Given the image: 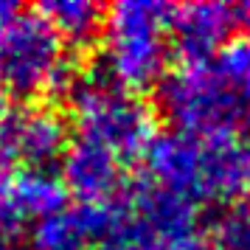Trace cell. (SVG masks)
<instances>
[{
  "mask_svg": "<svg viewBox=\"0 0 250 250\" xmlns=\"http://www.w3.org/2000/svg\"><path fill=\"white\" fill-rule=\"evenodd\" d=\"M149 180L186 203H242L250 197V135L169 132L146 149Z\"/></svg>",
  "mask_w": 250,
  "mask_h": 250,
  "instance_id": "obj_1",
  "label": "cell"
},
{
  "mask_svg": "<svg viewBox=\"0 0 250 250\" xmlns=\"http://www.w3.org/2000/svg\"><path fill=\"white\" fill-rule=\"evenodd\" d=\"M160 104L183 132H242L250 121V40L174 68L160 79Z\"/></svg>",
  "mask_w": 250,
  "mask_h": 250,
  "instance_id": "obj_2",
  "label": "cell"
},
{
  "mask_svg": "<svg viewBox=\"0 0 250 250\" xmlns=\"http://www.w3.org/2000/svg\"><path fill=\"white\" fill-rule=\"evenodd\" d=\"M99 250H214L200 225L197 205L152 180L107 203V230Z\"/></svg>",
  "mask_w": 250,
  "mask_h": 250,
  "instance_id": "obj_3",
  "label": "cell"
},
{
  "mask_svg": "<svg viewBox=\"0 0 250 250\" xmlns=\"http://www.w3.org/2000/svg\"><path fill=\"white\" fill-rule=\"evenodd\" d=\"M171 9L155 0H124L104 12V76L124 90H144L163 79L169 59Z\"/></svg>",
  "mask_w": 250,
  "mask_h": 250,
  "instance_id": "obj_4",
  "label": "cell"
},
{
  "mask_svg": "<svg viewBox=\"0 0 250 250\" xmlns=\"http://www.w3.org/2000/svg\"><path fill=\"white\" fill-rule=\"evenodd\" d=\"M73 59L65 40L40 12L14 14L0 31V90L25 102L68 87Z\"/></svg>",
  "mask_w": 250,
  "mask_h": 250,
  "instance_id": "obj_5",
  "label": "cell"
},
{
  "mask_svg": "<svg viewBox=\"0 0 250 250\" xmlns=\"http://www.w3.org/2000/svg\"><path fill=\"white\" fill-rule=\"evenodd\" d=\"M76 138L113 152L126 166L146 155L155 141V115L144 99L107 76L84 79L73 90Z\"/></svg>",
  "mask_w": 250,
  "mask_h": 250,
  "instance_id": "obj_6",
  "label": "cell"
},
{
  "mask_svg": "<svg viewBox=\"0 0 250 250\" xmlns=\"http://www.w3.org/2000/svg\"><path fill=\"white\" fill-rule=\"evenodd\" d=\"M68 124L48 104L0 113V171H48L68 149Z\"/></svg>",
  "mask_w": 250,
  "mask_h": 250,
  "instance_id": "obj_7",
  "label": "cell"
},
{
  "mask_svg": "<svg viewBox=\"0 0 250 250\" xmlns=\"http://www.w3.org/2000/svg\"><path fill=\"white\" fill-rule=\"evenodd\" d=\"M248 17L250 6L186 3L169 14V42L180 51L183 62H203L216 57Z\"/></svg>",
  "mask_w": 250,
  "mask_h": 250,
  "instance_id": "obj_8",
  "label": "cell"
},
{
  "mask_svg": "<svg viewBox=\"0 0 250 250\" xmlns=\"http://www.w3.org/2000/svg\"><path fill=\"white\" fill-rule=\"evenodd\" d=\"M126 163L113 152L90 144L84 138L70 141L62 158V177L65 191L73 194L82 205H104L113 203L124 186Z\"/></svg>",
  "mask_w": 250,
  "mask_h": 250,
  "instance_id": "obj_9",
  "label": "cell"
},
{
  "mask_svg": "<svg viewBox=\"0 0 250 250\" xmlns=\"http://www.w3.org/2000/svg\"><path fill=\"white\" fill-rule=\"evenodd\" d=\"M68 205L65 183L51 171H14L0 177V233L23 222H42Z\"/></svg>",
  "mask_w": 250,
  "mask_h": 250,
  "instance_id": "obj_10",
  "label": "cell"
},
{
  "mask_svg": "<svg viewBox=\"0 0 250 250\" xmlns=\"http://www.w3.org/2000/svg\"><path fill=\"white\" fill-rule=\"evenodd\" d=\"M37 12L45 17L68 48L90 45L102 34L104 9L93 0H51L42 3Z\"/></svg>",
  "mask_w": 250,
  "mask_h": 250,
  "instance_id": "obj_11",
  "label": "cell"
},
{
  "mask_svg": "<svg viewBox=\"0 0 250 250\" xmlns=\"http://www.w3.org/2000/svg\"><path fill=\"white\" fill-rule=\"evenodd\" d=\"M205 236L214 250H250V200L222 205Z\"/></svg>",
  "mask_w": 250,
  "mask_h": 250,
  "instance_id": "obj_12",
  "label": "cell"
},
{
  "mask_svg": "<svg viewBox=\"0 0 250 250\" xmlns=\"http://www.w3.org/2000/svg\"><path fill=\"white\" fill-rule=\"evenodd\" d=\"M14 14H17V12H14V6H9V3H0V31L6 28V23L12 20Z\"/></svg>",
  "mask_w": 250,
  "mask_h": 250,
  "instance_id": "obj_13",
  "label": "cell"
},
{
  "mask_svg": "<svg viewBox=\"0 0 250 250\" xmlns=\"http://www.w3.org/2000/svg\"><path fill=\"white\" fill-rule=\"evenodd\" d=\"M0 250H20V248H17V245H14L6 233H0Z\"/></svg>",
  "mask_w": 250,
  "mask_h": 250,
  "instance_id": "obj_14",
  "label": "cell"
},
{
  "mask_svg": "<svg viewBox=\"0 0 250 250\" xmlns=\"http://www.w3.org/2000/svg\"><path fill=\"white\" fill-rule=\"evenodd\" d=\"M65 250H79V248H65Z\"/></svg>",
  "mask_w": 250,
  "mask_h": 250,
  "instance_id": "obj_15",
  "label": "cell"
}]
</instances>
